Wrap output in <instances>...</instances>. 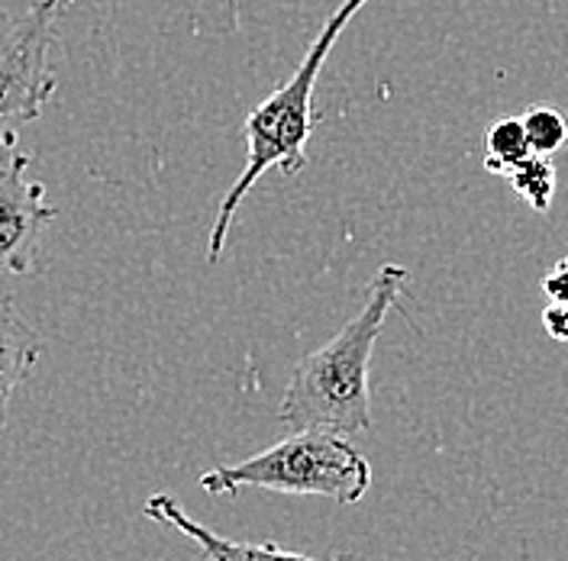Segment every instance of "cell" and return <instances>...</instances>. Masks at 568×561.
I'll return each instance as SVG.
<instances>
[{
	"mask_svg": "<svg viewBox=\"0 0 568 561\" xmlns=\"http://www.w3.org/2000/svg\"><path fill=\"white\" fill-rule=\"evenodd\" d=\"M197 484L213 497H236L246 488H262L294 497H323L349 507L372 488V465L346 436L297 429L240 465L204 471Z\"/></svg>",
	"mask_w": 568,
	"mask_h": 561,
	"instance_id": "3",
	"label": "cell"
},
{
	"mask_svg": "<svg viewBox=\"0 0 568 561\" xmlns=\"http://www.w3.org/2000/svg\"><path fill=\"white\" fill-rule=\"evenodd\" d=\"M530 155V140H527L520 116H504V120L488 126V133H485V169L491 175H510V169H517Z\"/></svg>",
	"mask_w": 568,
	"mask_h": 561,
	"instance_id": "8",
	"label": "cell"
},
{
	"mask_svg": "<svg viewBox=\"0 0 568 561\" xmlns=\"http://www.w3.org/2000/svg\"><path fill=\"white\" fill-rule=\"evenodd\" d=\"M407 280L404 265H382L365 287L362 310L326 346L294 365L278 407V420L291 432L323 429L349 439L372 429V351Z\"/></svg>",
	"mask_w": 568,
	"mask_h": 561,
	"instance_id": "1",
	"label": "cell"
},
{
	"mask_svg": "<svg viewBox=\"0 0 568 561\" xmlns=\"http://www.w3.org/2000/svg\"><path fill=\"white\" fill-rule=\"evenodd\" d=\"M524 130H527V140H530L532 155H546L552 159L562 145L568 142V120L562 110L546 104L530 106L524 116Z\"/></svg>",
	"mask_w": 568,
	"mask_h": 561,
	"instance_id": "10",
	"label": "cell"
},
{
	"mask_svg": "<svg viewBox=\"0 0 568 561\" xmlns=\"http://www.w3.org/2000/svg\"><path fill=\"white\" fill-rule=\"evenodd\" d=\"M542 294L549 297V307L542 310V329L556 343H568V255L542 278Z\"/></svg>",
	"mask_w": 568,
	"mask_h": 561,
	"instance_id": "11",
	"label": "cell"
},
{
	"mask_svg": "<svg viewBox=\"0 0 568 561\" xmlns=\"http://www.w3.org/2000/svg\"><path fill=\"white\" fill-rule=\"evenodd\" d=\"M69 0H33L27 10H0V149H17V133L52 101L55 23Z\"/></svg>",
	"mask_w": 568,
	"mask_h": 561,
	"instance_id": "4",
	"label": "cell"
},
{
	"mask_svg": "<svg viewBox=\"0 0 568 561\" xmlns=\"http://www.w3.org/2000/svg\"><path fill=\"white\" fill-rule=\"evenodd\" d=\"M55 216L45 187L30 177V155L10 149V162L0 165V272L36 275L42 233Z\"/></svg>",
	"mask_w": 568,
	"mask_h": 561,
	"instance_id": "5",
	"label": "cell"
},
{
	"mask_svg": "<svg viewBox=\"0 0 568 561\" xmlns=\"http://www.w3.org/2000/svg\"><path fill=\"white\" fill-rule=\"evenodd\" d=\"M510 187L520 201H527L536 213H549L552 197H556V169L552 159L546 155H530L517 169H510Z\"/></svg>",
	"mask_w": 568,
	"mask_h": 561,
	"instance_id": "9",
	"label": "cell"
},
{
	"mask_svg": "<svg viewBox=\"0 0 568 561\" xmlns=\"http://www.w3.org/2000/svg\"><path fill=\"white\" fill-rule=\"evenodd\" d=\"M42 358V339L17 310L10 294H0V436L7 432V414L17 387L30 378Z\"/></svg>",
	"mask_w": 568,
	"mask_h": 561,
	"instance_id": "7",
	"label": "cell"
},
{
	"mask_svg": "<svg viewBox=\"0 0 568 561\" xmlns=\"http://www.w3.org/2000/svg\"><path fill=\"white\" fill-rule=\"evenodd\" d=\"M142 513H145L149 520L162 523V527L175 529L181 536H187V539L197 545V552H201V559L204 561H346L311 559V555H304V552H287V549L275 545V542H233V539L213 532L211 527L197 523L194 517H187V513L181 510V503H178L175 497H169V493H152V497L145 500Z\"/></svg>",
	"mask_w": 568,
	"mask_h": 561,
	"instance_id": "6",
	"label": "cell"
},
{
	"mask_svg": "<svg viewBox=\"0 0 568 561\" xmlns=\"http://www.w3.org/2000/svg\"><path fill=\"white\" fill-rule=\"evenodd\" d=\"M365 3L368 0H343L326 17L323 30L311 42L304 62L294 69V74L248 113L246 126H243V136H246V169H243V175L233 181L226 197L220 201L211 239H207V262L211 265L220 258V252L226 246L233 216L240 211V204L246 201L248 191L255 187V181L265 172H272V169H278L282 175H297L307 165V140H311V133L317 126L314 91H317L320 71L326 65L336 39L353 23V17Z\"/></svg>",
	"mask_w": 568,
	"mask_h": 561,
	"instance_id": "2",
	"label": "cell"
}]
</instances>
